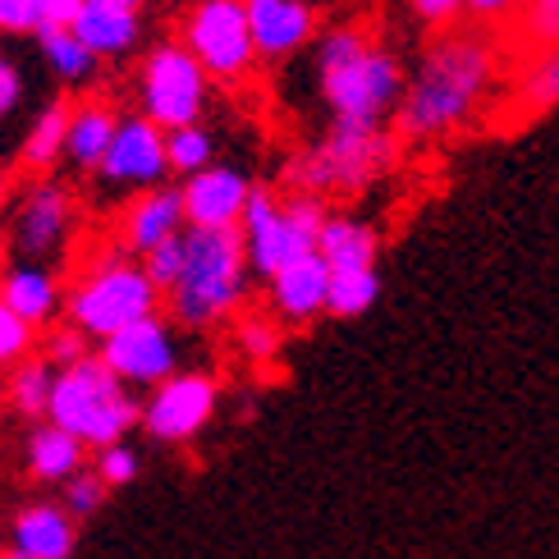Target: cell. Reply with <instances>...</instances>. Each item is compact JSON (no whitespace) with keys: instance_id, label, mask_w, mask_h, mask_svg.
<instances>
[{"instance_id":"36","label":"cell","mask_w":559,"mask_h":559,"mask_svg":"<svg viewBox=\"0 0 559 559\" xmlns=\"http://www.w3.org/2000/svg\"><path fill=\"white\" fill-rule=\"evenodd\" d=\"M92 468H97V477H102L106 486H129V481L138 477V454L120 440V445L97 450V463H92Z\"/></svg>"},{"instance_id":"44","label":"cell","mask_w":559,"mask_h":559,"mask_svg":"<svg viewBox=\"0 0 559 559\" xmlns=\"http://www.w3.org/2000/svg\"><path fill=\"white\" fill-rule=\"evenodd\" d=\"M5 559H28V555H19V550H5Z\"/></svg>"},{"instance_id":"27","label":"cell","mask_w":559,"mask_h":559,"mask_svg":"<svg viewBox=\"0 0 559 559\" xmlns=\"http://www.w3.org/2000/svg\"><path fill=\"white\" fill-rule=\"evenodd\" d=\"M514 106H519V115H542V110L559 106V46L532 51V56L519 64Z\"/></svg>"},{"instance_id":"4","label":"cell","mask_w":559,"mask_h":559,"mask_svg":"<svg viewBox=\"0 0 559 559\" xmlns=\"http://www.w3.org/2000/svg\"><path fill=\"white\" fill-rule=\"evenodd\" d=\"M394 138L385 124H354V120H331L325 138L317 147L298 152L285 170V183L294 193L312 198H335V193H362L371 189L390 166H394Z\"/></svg>"},{"instance_id":"16","label":"cell","mask_w":559,"mask_h":559,"mask_svg":"<svg viewBox=\"0 0 559 559\" xmlns=\"http://www.w3.org/2000/svg\"><path fill=\"white\" fill-rule=\"evenodd\" d=\"M189 216H183V193L160 183V189L133 193V202L120 212V248L129 258H147L152 248H160L166 239L183 235Z\"/></svg>"},{"instance_id":"37","label":"cell","mask_w":559,"mask_h":559,"mask_svg":"<svg viewBox=\"0 0 559 559\" xmlns=\"http://www.w3.org/2000/svg\"><path fill=\"white\" fill-rule=\"evenodd\" d=\"M275 325L271 317H243L239 321V344H243V354L248 358H271L275 354Z\"/></svg>"},{"instance_id":"45","label":"cell","mask_w":559,"mask_h":559,"mask_svg":"<svg viewBox=\"0 0 559 559\" xmlns=\"http://www.w3.org/2000/svg\"><path fill=\"white\" fill-rule=\"evenodd\" d=\"M0 559H5V550H0Z\"/></svg>"},{"instance_id":"19","label":"cell","mask_w":559,"mask_h":559,"mask_svg":"<svg viewBox=\"0 0 559 559\" xmlns=\"http://www.w3.org/2000/svg\"><path fill=\"white\" fill-rule=\"evenodd\" d=\"M74 546H79V523L69 519L64 504H51V500L23 504L10 523V550L28 559H69Z\"/></svg>"},{"instance_id":"39","label":"cell","mask_w":559,"mask_h":559,"mask_svg":"<svg viewBox=\"0 0 559 559\" xmlns=\"http://www.w3.org/2000/svg\"><path fill=\"white\" fill-rule=\"evenodd\" d=\"M408 10L423 23H431V28H445V23L463 14V0H408Z\"/></svg>"},{"instance_id":"35","label":"cell","mask_w":559,"mask_h":559,"mask_svg":"<svg viewBox=\"0 0 559 559\" xmlns=\"http://www.w3.org/2000/svg\"><path fill=\"white\" fill-rule=\"evenodd\" d=\"M46 28L41 0H0V33L5 37H37Z\"/></svg>"},{"instance_id":"3","label":"cell","mask_w":559,"mask_h":559,"mask_svg":"<svg viewBox=\"0 0 559 559\" xmlns=\"http://www.w3.org/2000/svg\"><path fill=\"white\" fill-rule=\"evenodd\" d=\"M248 248L239 229H183V271L175 280L170 317L189 331L221 325L243 302L248 289Z\"/></svg>"},{"instance_id":"40","label":"cell","mask_w":559,"mask_h":559,"mask_svg":"<svg viewBox=\"0 0 559 559\" xmlns=\"http://www.w3.org/2000/svg\"><path fill=\"white\" fill-rule=\"evenodd\" d=\"M523 5V0H463V14H473L481 23H496V19H509Z\"/></svg>"},{"instance_id":"14","label":"cell","mask_w":559,"mask_h":559,"mask_svg":"<svg viewBox=\"0 0 559 559\" xmlns=\"http://www.w3.org/2000/svg\"><path fill=\"white\" fill-rule=\"evenodd\" d=\"M179 193H183V216H189L193 229H239L248 198H252V183L243 170L216 160V166L183 179Z\"/></svg>"},{"instance_id":"20","label":"cell","mask_w":559,"mask_h":559,"mask_svg":"<svg viewBox=\"0 0 559 559\" xmlns=\"http://www.w3.org/2000/svg\"><path fill=\"white\" fill-rule=\"evenodd\" d=\"M271 285V312L280 321H294V325H308L312 317L325 312V298H331V266L321 258H308V262H294L285 266Z\"/></svg>"},{"instance_id":"17","label":"cell","mask_w":559,"mask_h":559,"mask_svg":"<svg viewBox=\"0 0 559 559\" xmlns=\"http://www.w3.org/2000/svg\"><path fill=\"white\" fill-rule=\"evenodd\" d=\"M0 302L23 317L28 325H56V317L64 312V289L51 266L41 262H5L0 271Z\"/></svg>"},{"instance_id":"38","label":"cell","mask_w":559,"mask_h":559,"mask_svg":"<svg viewBox=\"0 0 559 559\" xmlns=\"http://www.w3.org/2000/svg\"><path fill=\"white\" fill-rule=\"evenodd\" d=\"M19 106H23V69L0 51V124H5Z\"/></svg>"},{"instance_id":"29","label":"cell","mask_w":559,"mask_h":559,"mask_svg":"<svg viewBox=\"0 0 559 559\" xmlns=\"http://www.w3.org/2000/svg\"><path fill=\"white\" fill-rule=\"evenodd\" d=\"M381 294V275L377 266L362 271H331V298H325V312L331 317H362Z\"/></svg>"},{"instance_id":"28","label":"cell","mask_w":559,"mask_h":559,"mask_svg":"<svg viewBox=\"0 0 559 559\" xmlns=\"http://www.w3.org/2000/svg\"><path fill=\"white\" fill-rule=\"evenodd\" d=\"M166 160H170V175L189 179L206 166H216V138L206 124H183L166 133Z\"/></svg>"},{"instance_id":"34","label":"cell","mask_w":559,"mask_h":559,"mask_svg":"<svg viewBox=\"0 0 559 559\" xmlns=\"http://www.w3.org/2000/svg\"><path fill=\"white\" fill-rule=\"evenodd\" d=\"M138 262H143V271L152 275V285H156L160 294H170L175 280H179V271H183V235L166 239V243L152 248L147 258H138Z\"/></svg>"},{"instance_id":"31","label":"cell","mask_w":559,"mask_h":559,"mask_svg":"<svg viewBox=\"0 0 559 559\" xmlns=\"http://www.w3.org/2000/svg\"><path fill=\"white\" fill-rule=\"evenodd\" d=\"M106 496H110V486L97 477V468H83V473H74V477L64 481L60 504L69 509V519L83 523V519H92V514H97V509L106 504Z\"/></svg>"},{"instance_id":"18","label":"cell","mask_w":559,"mask_h":559,"mask_svg":"<svg viewBox=\"0 0 559 559\" xmlns=\"http://www.w3.org/2000/svg\"><path fill=\"white\" fill-rule=\"evenodd\" d=\"M69 28L97 60H124L143 41V10H129L120 0H87Z\"/></svg>"},{"instance_id":"42","label":"cell","mask_w":559,"mask_h":559,"mask_svg":"<svg viewBox=\"0 0 559 559\" xmlns=\"http://www.w3.org/2000/svg\"><path fill=\"white\" fill-rule=\"evenodd\" d=\"M5 202H10V166L0 160V212H5Z\"/></svg>"},{"instance_id":"1","label":"cell","mask_w":559,"mask_h":559,"mask_svg":"<svg viewBox=\"0 0 559 559\" xmlns=\"http://www.w3.org/2000/svg\"><path fill=\"white\" fill-rule=\"evenodd\" d=\"M500 74V56L481 33H445L436 37L417 69L408 74L404 102L394 110V133L404 143H436L468 129L481 106L491 102Z\"/></svg>"},{"instance_id":"2","label":"cell","mask_w":559,"mask_h":559,"mask_svg":"<svg viewBox=\"0 0 559 559\" xmlns=\"http://www.w3.org/2000/svg\"><path fill=\"white\" fill-rule=\"evenodd\" d=\"M317 83L331 120L385 124L404 102V60L362 28H331L317 37Z\"/></svg>"},{"instance_id":"23","label":"cell","mask_w":559,"mask_h":559,"mask_svg":"<svg viewBox=\"0 0 559 559\" xmlns=\"http://www.w3.org/2000/svg\"><path fill=\"white\" fill-rule=\"evenodd\" d=\"M377 229L358 216H325L321 225V243H317V258L331 266V271H362V266H377Z\"/></svg>"},{"instance_id":"43","label":"cell","mask_w":559,"mask_h":559,"mask_svg":"<svg viewBox=\"0 0 559 559\" xmlns=\"http://www.w3.org/2000/svg\"><path fill=\"white\" fill-rule=\"evenodd\" d=\"M120 5H129V10H143V5H147V0H120Z\"/></svg>"},{"instance_id":"15","label":"cell","mask_w":559,"mask_h":559,"mask_svg":"<svg viewBox=\"0 0 559 559\" xmlns=\"http://www.w3.org/2000/svg\"><path fill=\"white\" fill-rule=\"evenodd\" d=\"M243 10L262 60H289L317 37L312 0H243Z\"/></svg>"},{"instance_id":"22","label":"cell","mask_w":559,"mask_h":559,"mask_svg":"<svg viewBox=\"0 0 559 559\" xmlns=\"http://www.w3.org/2000/svg\"><path fill=\"white\" fill-rule=\"evenodd\" d=\"M23 463H28V473L37 481H51V486H64L74 473L87 468V445L74 440L64 427L56 423H37L23 440Z\"/></svg>"},{"instance_id":"25","label":"cell","mask_w":559,"mask_h":559,"mask_svg":"<svg viewBox=\"0 0 559 559\" xmlns=\"http://www.w3.org/2000/svg\"><path fill=\"white\" fill-rule=\"evenodd\" d=\"M37 51H41L46 69H51L64 87H87L102 69V60L74 37V28H56V23H46V28L37 33Z\"/></svg>"},{"instance_id":"41","label":"cell","mask_w":559,"mask_h":559,"mask_svg":"<svg viewBox=\"0 0 559 559\" xmlns=\"http://www.w3.org/2000/svg\"><path fill=\"white\" fill-rule=\"evenodd\" d=\"M83 5L87 0H41V14H46V23H56V28H69Z\"/></svg>"},{"instance_id":"11","label":"cell","mask_w":559,"mask_h":559,"mask_svg":"<svg viewBox=\"0 0 559 559\" xmlns=\"http://www.w3.org/2000/svg\"><path fill=\"white\" fill-rule=\"evenodd\" d=\"M221 385L206 371H175L170 381H160L147 404H143V431L160 445H183L193 440L206 423L216 417Z\"/></svg>"},{"instance_id":"26","label":"cell","mask_w":559,"mask_h":559,"mask_svg":"<svg viewBox=\"0 0 559 559\" xmlns=\"http://www.w3.org/2000/svg\"><path fill=\"white\" fill-rule=\"evenodd\" d=\"M56 377H60V367L46 354H33V358H23L19 367H10V385H5L10 408L19 417H46V413H51Z\"/></svg>"},{"instance_id":"5","label":"cell","mask_w":559,"mask_h":559,"mask_svg":"<svg viewBox=\"0 0 559 559\" xmlns=\"http://www.w3.org/2000/svg\"><path fill=\"white\" fill-rule=\"evenodd\" d=\"M46 423L64 427L74 440H83L87 450H106V445H120V440L143 423V404H138L129 385L102 362V354H87L83 362L64 367L56 377Z\"/></svg>"},{"instance_id":"13","label":"cell","mask_w":559,"mask_h":559,"mask_svg":"<svg viewBox=\"0 0 559 559\" xmlns=\"http://www.w3.org/2000/svg\"><path fill=\"white\" fill-rule=\"evenodd\" d=\"M102 362L120 377L129 390H156L160 381H170L179 371V340H175V325L166 317H147L129 325V331L102 340Z\"/></svg>"},{"instance_id":"32","label":"cell","mask_w":559,"mask_h":559,"mask_svg":"<svg viewBox=\"0 0 559 559\" xmlns=\"http://www.w3.org/2000/svg\"><path fill=\"white\" fill-rule=\"evenodd\" d=\"M37 325H28L23 317H14L5 302H0V367H19L23 358H33L37 354Z\"/></svg>"},{"instance_id":"8","label":"cell","mask_w":559,"mask_h":559,"mask_svg":"<svg viewBox=\"0 0 559 559\" xmlns=\"http://www.w3.org/2000/svg\"><path fill=\"white\" fill-rule=\"evenodd\" d=\"M138 115H147L160 129L202 124L206 102H212V74L183 41H156L138 64Z\"/></svg>"},{"instance_id":"10","label":"cell","mask_w":559,"mask_h":559,"mask_svg":"<svg viewBox=\"0 0 559 559\" xmlns=\"http://www.w3.org/2000/svg\"><path fill=\"white\" fill-rule=\"evenodd\" d=\"M74 221H79V202L64 189L60 179L37 175L28 189L19 193L14 212H10V262H41L51 266L60 252L74 239Z\"/></svg>"},{"instance_id":"33","label":"cell","mask_w":559,"mask_h":559,"mask_svg":"<svg viewBox=\"0 0 559 559\" xmlns=\"http://www.w3.org/2000/svg\"><path fill=\"white\" fill-rule=\"evenodd\" d=\"M87 344H92V340L79 331V325L60 321V325H51V335L41 340L37 354H46V358H51V362L64 371V367H74V362H83V358H87Z\"/></svg>"},{"instance_id":"7","label":"cell","mask_w":559,"mask_h":559,"mask_svg":"<svg viewBox=\"0 0 559 559\" xmlns=\"http://www.w3.org/2000/svg\"><path fill=\"white\" fill-rule=\"evenodd\" d=\"M325 216H331V212H325V202L312 198V193L275 198L266 189H252L248 212L239 221V235H243V248H248L252 275L275 280L285 266L317 258Z\"/></svg>"},{"instance_id":"6","label":"cell","mask_w":559,"mask_h":559,"mask_svg":"<svg viewBox=\"0 0 559 559\" xmlns=\"http://www.w3.org/2000/svg\"><path fill=\"white\" fill-rule=\"evenodd\" d=\"M160 294L152 285V275L143 271V262L129 258V252H106V258L92 262L79 280L74 289L64 294V312H69V325H79L87 340H110L129 331V325L156 317L160 308Z\"/></svg>"},{"instance_id":"24","label":"cell","mask_w":559,"mask_h":559,"mask_svg":"<svg viewBox=\"0 0 559 559\" xmlns=\"http://www.w3.org/2000/svg\"><path fill=\"white\" fill-rule=\"evenodd\" d=\"M69 110H74V102L56 97V102H46V106L33 115V124H28V133H23V143H19V166H23V170L51 175L60 160H64Z\"/></svg>"},{"instance_id":"30","label":"cell","mask_w":559,"mask_h":559,"mask_svg":"<svg viewBox=\"0 0 559 559\" xmlns=\"http://www.w3.org/2000/svg\"><path fill=\"white\" fill-rule=\"evenodd\" d=\"M519 14V41H527L532 51H546V46H559V0H523L514 10Z\"/></svg>"},{"instance_id":"21","label":"cell","mask_w":559,"mask_h":559,"mask_svg":"<svg viewBox=\"0 0 559 559\" xmlns=\"http://www.w3.org/2000/svg\"><path fill=\"white\" fill-rule=\"evenodd\" d=\"M120 129V110L106 97H83L69 110V133H64V160L83 175H97V166L110 152V138Z\"/></svg>"},{"instance_id":"12","label":"cell","mask_w":559,"mask_h":559,"mask_svg":"<svg viewBox=\"0 0 559 559\" xmlns=\"http://www.w3.org/2000/svg\"><path fill=\"white\" fill-rule=\"evenodd\" d=\"M170 175L166 160V129L152 124L147 115H120V129L110 138V152L97 166L102 189H120V193H147L160 189Z\"/></svg>"},{"instance_id":"9","label":"cell","mask_w":559,"mask_h":559,"mask_svg":"<svg viewBox=\"0 0 559 559\" xmlns=\"http://www.w3.org/2000/svg\"><path fill=\"white\" fill-rule=\"evenodd\" d=\"M179 41L198 56L212 83H243L262 60L252 46L243 0H193L179 23Z\"/></svg>"}]
</instances>
